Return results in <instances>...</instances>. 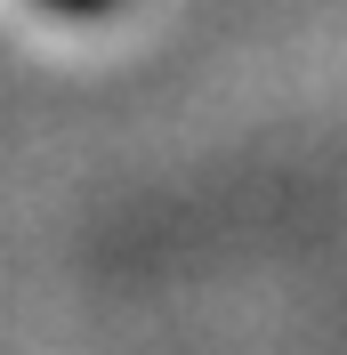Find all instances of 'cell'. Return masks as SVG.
I'll use <instances>...</instances> for the list:
<instances>
[{
    "mask_svg": "<svg viewBox=\"0 0 347 355\" xmlns=\"http://www.w3.org/2000/svg\"><path fill=\"white\" fill-rule=\"evenodd\" d=\"M49 8H73V17H89V8H105V0H49Z\"/></svg>",
    "mask_w": 347,
    "mask_h": 355,
    "instance_id": "obj_1",
    "label": "cell"
}]
</instances>
